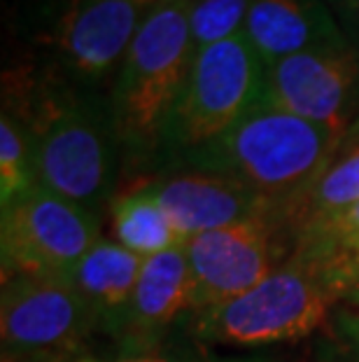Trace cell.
<instances>
[{
    "label": "cell",
    "instance_id": "1",
    "mask_svg": "<svg viewBox=\"0 0 359 362\" xmlns=\"http://www.w3.org/2000/svg\"><path fill=\"white\" fill-rule=\"evenodd\" d=\"M355 288L348 255L296 250L245 295L187 315L178 332L212 349L266 351L310 337Z\"/></svg>",
    "mask_w": 359,
    "mask_h": 362
},
{
    "label": "cell",
    "instance_id": "2",
    "mask_svg": "<svg viewBox=\"0 0 359 362\" xmlns=\"http://www.w3.org/2000/svg\"><path fill=\"white\" fill-rule=\"evenodd\" d=\"M343 138L259 98L226 134L189 152L173 168H198L248 185L276 208L289 229L296 208L339 157Z\"/></svg>",
    "mask_w": 359,
    "mask_h": 362
},
{
    "label": "cell",
    "instance_id": "3",
    "mask_svg": "<svg viewBox=\"0 0 359 362\" xmlns=\"http://www.w3.org/2000/svg\"><path fill=\"white\" fill-rule=\"evenodd\" d=\"M26 124L33 136L37 185L101 215L112 204L124 155L110 98L56 75L40 82Z\"/></svg>",
    "mask_w": 359,
    "mask_h": 362
},
{
    "label": "cell",
    "instance_id": "4",
    "mask_svg": "<svg viewBox=\"0 0 359 362\" xmlns=\"http://www.w3.org/2000/svg\"><path fill=\"white\" fill-rule=\"evenodd\" d=\"M194 57L187 0H164L152 7L110 91L121 152L135 166H157L168 117L189 78Z\"/></svg>",
    "mask_w": 359,
    "mask_h": 362
},
{
    "label": "cell",
    "instance_id": "5",
    "mask_svg": "<svg viewBox=\"0 0 359 362\" xmlns=\"http://www.w3.org/2000/svg\"><path fill=\"white\" fill-rule=\"evenodd\" d=\"M264 71V61L245 33L196 49L189 78L168 117L157 166L168 171L245 117L262 96Z\"/></svg>",
    "mask_w": 359,
    "mask_h": 362
},
{
    "label": "cell",
    "instance_id": "6",
    "mask_svg": "<svg viewBox=\"0 0 359 362\" xmlns=\"http://www.w3.org/2000/svg\"><path fill=\"white\" fill-rule=\"evenodd\" d=\"M0 334L3 362H84L98 329L71 281L7 276Z\"/></svg>",
    "mask_w": 359,
    "mask_h": 362
},
{
    "label": "cell",
    "instance_id": "7",
    "mask_svg": "<svg viewBox=\"0 0 359 362\" xmlns=\"http://www.w3.org/2000/svg\"><path fill=\"white\" fill-rule=\"evenodd\" d=\"M101 241V215L35 185L0 215V257L7 276L71 281Z\"/></svg>",
    "mask_w": 359,
    "mask_h": 362
},
{
    "label": "cell",
    "instance_id": "8",
    "mask_svg": "<svg viewBox=\"0 0 359 362\" xmlns=\"http://www.w3.org/2000/svg\"><path fill=\"white\" fill-rule=\"evenodd\" d=\"M182 248L192 279L187 315H194L257 288L294 252V236L271 215L192 236Z\"/></svg>",
    "mask_w": 359,
    "mask_h": 362
},
{
    "label": "cell",
    "instance_id": "9",
    "mask_svg": "<svg viewBox=\"0 0 359 362\" xmlns=\"http://www.w3.org/2000/svg\"><path fill=\"white\" fill-rule=\"evenodd\" d=\"M262 101L346 136L359 107V49H308L264 71Z\"/></svg>",
    "mask_w": 359,
    "mask_h": 362
},
{
    "label": "cell",
    "instance_id": "10",
    "mask_svg": "<svg viewBox=\"0 0 359 362\" xmlns=\"http://www.w3.org/2000/svg\"><path fill=\"white\" fill-rule=\"evenodd\" d=\"M142 19L133 0H59L51 26L59 75L98 91L117 75Z\"/></svg>",
    "mask_w": 359,
    "mask_h": 362
},
{
    "label": "cell",
    "instance_id": "11",
    "mask_svg": "<svg viewBox=\"0 0 359 362\" xmlns=\"http://www.w3.org/2000/svg\"><path fill=\"white\" fill-rule=\"evenodd\" d=\"M142 187L162 206L182 241L271 215L280 220L276 208L248 185L219 173L171 168L162 178L150 180Z\"/></svg>",
    "mask_w": 359,
    "mask_h": 362
},
{
    "label": "cell",
    "instance_id": "12",
    "mask_svg": "<svg viewBox=\"0 0 359 362\" xmlns=\"http://www.w3.org/2000/svg\"><path fill=\"white\" fill-rule=\"evenodd\" d=\"M189 295L192 279L182 245L145 259L128 309L110 337L112 356H138L166 344L189 313Z\"/></svg>",
    "mask_w": 359,
    "mask_h": 362
},
{
    "label": "cell",
    "instance_id": "13",
    "mask_svg": "<svg viewBox=\"0 0 359 362\" xmlns=\"http://www.w3.org/2000/svg\"><path fill=\"white\" fill-rule=\"evenodd\" d=\"M243 33L264 68L308 49L350 45L324 0H252Z\"/></svg>",
    "mask_w": 359,
    "mask_h": 362
},
{
    "label": "cell",
    "instance_id": "14",
    "mask_svg": "<svg viewBox=\"0 0 359 362\" xmlns=\"http://www.w3.org/2000/svg\"><path fill=\"white\" fill-rule=\"evenodd\" d=\"M145 259L124 245L98 241L73 274V288L87 304L98 334L112 337L133 297Z\"/></svg>",
    "mask_w": 359,
    "mask_h": 362
},
{
    "label": "cell",
    "instance_id": "15",
    "mask_svg": "<svg viewBox=\"0 0 359 362\" xmlns=\"http://www.w3.org/2000/svg\"><path fill=\"white\" fill-rule=\"evenodd\" d=\"M110 215L117 243L142 259L185 243L182 236L173 229L171 220L166 218L162 206L145 192V187L114 199Z\"/></svg>",
    "mask_w": 359,
    "mask_h": 362
},
{
    "label": "cell",
    "instance_id": "16",
    "mask_svg": "<svg viewBox=\"0 0 359 362\" xmlns=\"http://www.w3.org/2000/svg\"><path fill=\"white\" fill-rule=\"evenodd\" d=\"M355 204H359V145L339 150V157L296 208L289 229L296 238L303 227L329 220Z\"/></svg>",
    "mask_w": 359,
    "mask_h": 362
},
{
    "label": "cell",
    "instance_id": "17",
    "mask_svg": "<svg viewBox=\"0 0 359 362\" xmlns=\"http://www.w3.org/2000/svg\"><path fill=\"white\" fill-rule=\"evenodd\" d=\"M37 185L33 136L19 115L3 107L0 115V208H7Z\"/></svg>",
    "mask_w": 359,
    "mask_h": 362
},
{
    "label": "cell",
    "instance_id": "18",
    "mask_svg": "<svg viewBox=\"0 0 359 362\" xmlns=\"http://www.w3.org/2000/svg\"><path fill=\"white\" fill-rule=\"evenodd\" d=\"M84 362H289L287 358L271 351H243L226 353L212 346H205L196 339L175 332L166 344L154 351L138 353V356H110L108 358H87Z\"/></svg>",
    "mask_w": 359,
    "mask_h": 362
},
{
    "label": "cell",
    "instance_id": "19",
    "mask_svg": "<svg viewBox=\"0 0 359 362\" xmlns=\"http://www.w3.org/2000/svg\"><path fill=\"white\" fill-rule=\"evenodd\" d=\"M252 0H187L196 49L243 33Z\"/></svg>",
    "mask_w": 359,
    "mask_h": 362
},
{
    "label": "cell",
    "instance_id": "20",
    "mask_svg": "<svg viewBox=\"0 0 359 362\" xmlns=\"http://www.w3.org/2000/svg\"><path fill=\"white\" fill-rule=\"evenodd\" d=\"M329 325L331 362H359V311H334Z\"/></svg>",
    "mask_w": 359,
    "mask_h": 362
},
{
    "label": "cell",
    "instance_id": "21",
    "mask_svg": "<svg viewBox=\"0 0 359 362\" xmlns=\"http://www.w3.org/2000/svg\"><path fill=\"white\" fill-rule=\"evenodd\" d=\"M334 17L346 26V37L359 49V0H327Z\"/></svg>",
    "mask_w": 359,
    "mask_h": 362
},
{
    "label": "cell",
    "instance_id": "22",
    "mask_svg": "<svg viewBox=\"0 0 359 362\" xmlns=\"http://www.w3.org/2000/svg\"><path fill=\"white\" fill-rule=\"evenodd\" d=\"M346 255H348V262H350V269H353L355 288H359V243H357L350 252H346ZM355 288H353V290H355Z\"/></svg>",
    "mask_w": 359,
    "mask_h": 362
},
{
    "label": "cell",
    "instance_id": "23",
    "mask_svg": "<svg viewBox=\"0 0 359 362\" xmlns=\"http://www.w3.org/2000/svg\"><path fill=\"white\" fill-rule=\"evenodd\" d=\"M133 3L138 5L140 10L145 12V14H147V12L152 10V7H157L159 3H164V0H133Z\"/></svg>",
    "mask_w": 359,
    "mask_h": 362
},
{
    "label": "cell",
    "instance_id": "24",
    "mask_svg": "<svg viewBox=\"0 0 359 362\" xmlns=\"http://www.w3.org/2000/svg\"><path fill=\"white\" fill-rule=\"evenodd\" d=\"M348 304H350V306H355V309H359V288H355L353 292H350Z\"/></svg>",
    "mask_w": 359,
    "mask_h": 362
}]
</instances>
